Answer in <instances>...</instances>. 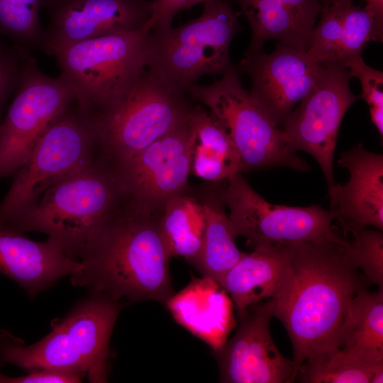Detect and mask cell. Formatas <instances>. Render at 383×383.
Listing matches in <instances>:
<instances>
[{"instance_id":"cell-1","label":"cell","mask_w":383,"mask_h":383,"mask_svg":"<svg viewBox=\"0 0 383 383\" xmlns=\"http://www.w3.org/2000/svg\"><path fill=\"white\" fill-rule=\"evenodd\" d=\"M287 248L288 270L273 298V316L284 326L300 366L341 347L352 325L353 300L363 284L343 245L292 243Z\"/></svg>"},{"instance_id":"cell-2","label":"cell","mask_w":383,"mask_h":383,"mask_svg":"<svg viewBox=\"0 0 383 383\" xmlns=\"http://www.w3.org/2000/svg\"><path fill=\"white\" fill-rule=\"evenodd\" d=\"M129 205L118 209L90 238L70 277L77 287L115 301L152 300L167 304L174 295L170 273L172 257L159 218Z\"/></svg>"},{"instance_id":"cell-3","label":"cell","mask_w":383,"mask_h":383,"mask_svg":"<svg viewBox=\"0 0 383 383\" xmlns=\"http://www.w3.org/2000/svg\"><path fill=\"white\" fill-rule=\"evenodd\" d=\"M121 309L118 301L91 294L55 323L45 337L32 345L0 329V365L12 364L28 373L75 372L87 374L91 382H105L110 338Z\"/></svg>"},{"instance_id":"cell-4","label":"cell","mask_w":383,"mask_h":383,"mask_svg":"<svg viewBox=\"0 0 383 383\" xmlns=\"http://www.w3.org/2000/svg\"><path fill=\"white\" fill-rule=\"evenodd\" d=\"M125 197L113 170L94 161L46 190L33 205L5 222L26 233L46 234L77 261L94 233L119 209Z\"/></svg>"},{"instance_id":"cell-5","label":"cell","mask_w":383,"mask_h":383,"mask_svg":"<svg viewBox=\"0 0 383 383\" xmlns=\"http://www.w3.org/2000/svg\"><path fill=\"white\" fill-rule=\"evenodd\" d=\"M238 30L237 14L227 0L208 1L198 18L148 31L147 69L186 94L201 77L221 76L233 67L229 49Z\"/></svg>"},{"instance_id":"cell-6","label":"cell","mask_w":383,"mask_h":383,"mask_svg":"<svg viewBox=\"0 0 383 383\" xmlns=\"http://www.w3.org/2000/svg\"><path fill=\"white\" fill-rule=\"evenodd\" d=\"M149 30L105 35L51 49L78 108L93 118L147 69Z\"/></svg>"},{"instance_id":"cell-7","label":"cell","mask_w":383,"mask_h":383,"mask_svg":"<svg viewBox=\"0 0 383 383\" xmlns=\"http://www.w3.org/2000/svg\"><path fill=\"white\" fill-rule=\"evenodd\" d=\"M190 106L146 69L93 116L99 148L114 165L126 160L179 126Z\"/></svg>"},{"instance_id":"cell-8","label":"cell","mask_w":383,"mask_h":383,"mask_svg":"<svg viewBox=\"0 0 383 383\" xmlns=\"http://www.w3.org/2000/svg\"><path fill=\"white\" fill-rule=\"evenodd\" d=\"M187 94L206 106L224 128L243 170L277 167L309 170L307 163L287 145L280 128L243 87L234 66L211 84H193Z\"/></svg>"},{"instance_id":"cell-9","label":"cell","mask_w":383,"mask_h":383,"mask_svg":"<svg viewBox=\"0 0 383 383\" xmlns=\"http://www.w3.org/2000/svg\"><path fill=\"white\" fill-rule=\"evenodd\" d=\"M97 148L94 121L74 101L45 131L16 172L0 203V222L24 211L49 188L95 161Z\"/></svg>"},{"instance_id":"cell-10","label":"cell","mask_w":383,"mask_h":383,"mask_svg":"<svg viewBox=\"0 0 383 383\" xmlns=\"http://www.w3.org/2000/svg\"><path fill=\"white\" fill-rule=\"evenodd\" d=\"M220 198L229 210L235 235L247 243L261 245L292 243H335L345 238L332 226L335 216L317 205L306 207L270 204L260 196L238 172L227 180Z\"/></svg>"},{"instance_id":"cell-11","label":"cell","mask_w":383,"mask_h":383,"mask_svg":"<svg viewBox=\"0 0 383 383\" xmlns=\"http://www.w3.org/2000/svg\"><path fill=\"white\" fill-rule=\"evenodd\" d=\"M74 101L65 79L44 74L32 57L0 123V179L26 162L43 135Z\"/></svg>"},{"instance_id":"cell-12","label":"cell","mask_w":383,"mask_h":383,"mask_svg":"<svg viewBox=\"0 0 383 383\" xmlns=\"http://www.w3.org/2000/svg\"><path fill=\"white\" fill-rule=\"evenodd\" d=\"M349 70L324 65L312 89L290 113L281 129L287 145L294 152L310 154L319 165L328 186L335 184L333 157L342 120L360 98L350 86Z\"/></svg>"},{"instance_id":"cell-13","label":"cell","mask_w":383,"mask_h":383,"mask_svg":"<svg viewBox=\"0 0 383 383\" xmlns=\"http://www.w3.org/2000/svg\"><path fill=\"white\" fill-rule=\"evenodd\" d=\"M192 141L187 115L173 130L135 156L114 165L112 170L131 206L152 213L168 199L184 192L191 172Z\"/></svg>"},{"instance_id":"cell-14","label":"cell","mask_w":383,"mask_h":383,"mask_svg":"<svg viewBox=\"0 0 383 383\" xmlns=\"http://www.w3.org/2000/svg\"><path fill=\"white\" fill-rule=\"evenodd\" d=\"M274 299L238 311L235 335L216 353L220 380L226 383H289L299 366L281 354L272 338L270 323Z\"/></svg>"},{"instance_id":"cell-15","label":"cell","mask_w":383,"mask_h":383,"mask_svg":"<svg viewBox=\"0 0 383 383\" xmlns=\"http://www.w3.org/2000/svg\"><path fill=\"white\" fill-rule=\"evenodd\" d=\"M323 66L306 51L278 43L269 54L245 56L236 69L249 76L250 94L279 127L316 85Z\"/></svg>"},{"instance_id":"cell-16","label":"cell","mask_w":383,"mask_h":383,"mask_svg":"<svg viewBox=\"0 0 383 383\" xmlns=\"http://www.w3.org/2000/svg\"><path fill=\"white\" fill-rule=\"evenodd\" d=\"M49 21L41 49L148 28L151 3L147 0H57L50 3Z\"/></svg>"},{"instance_id":"cell-17","label":"cell","mask_w":383,"mask_h":383,"mask_svg":"<svg viewBox=\"0 0 383 383\" xmlns=\"http://www.w3.org/2000/svg\"><path fill=\"white\" fill-rule=\"evenodd\" d=\"M349 180L328 187L331 209L342 228L372 226L383 230V156L357 144L340 155Z\"/></svg>"},{"instance_id":"cell-18","label":"cell","mask_w":383,"mask_h":383,"mask_svg":"<svg viewBox=\"0 0 383 383\" xmlns=\"http://www.w3.org/2000/svg\"><path fill=\"white\" fill-rule=\"evenodd\" d=\"M60 245L48 238L38 242L0 223V273L17 282L30 297L82 269Z\"/></svg>"},{"instance_id":"cell-19","label":"cell","mask_w":383,"mask_h":383,"mask_svg":"<svg viewBox=\"0 0 383 383\" xmlns=\"http://www.w3.org/2000/svg\"><path fill=\"white\" fill-rule=\"evenodd\" d=\"M248 21L251 38L245 56L262 52L265 42L307 51L318 15L320 0H235Z\"/></svg>"},{"instance_id":"cell-20","label":"cell","mask_w":383,"mask_h":383,"mask_svg":"<svg viewBox=\"0 0 383 383\" xmlns=\"http://www.w3.org/2000/svg\"><path fill=\"white\" fill-rule=\"evenodd\" d=\"M287 270V244L261 245L254 248L252 252H245L218 284L230 295L238 311H240L275 297Z\"/></svg>"},{"instance_id":"cell-21","label":"cell","mask_w":383,"mask_h":383,"mask_svg":"<svg viewBox=\"0 0 383 383\" xmlns=\"http://www.w3.org/2000/svg\"><path fill=\"white\" fill-rule=\"evenodd\" d=\"M193 135L191 172L210 182L227 180L243 171L240 156L222 125L201 105L190 106Z\"/></svg>"},{"instance_id":"cell-22","label":"cell","mask_w":383,"mask_h":383,"mask_svg":"<svg viewBox=\"0 0 383 383\" xmlns=\"http://www.w3.org/2000/svg\"><path fill=\"white\" fill-rule=\"evenodd\" d=\"M162 209L160 228L172 256L182 257L194 267L206 228L204 203L183 192L168 199Z\"/></svg>"},{"instance_id":"cell-23","label":"cell","mask_w":383,"mask_h":383,"mask_svg":"<svg viewBox=\"0 0 383 383\" xmlns=\"http://www.w3.org/2000/svg\"><path fill=\"white\" fill-rule=\"evenodd\" d=\"M203 203L206 216V228L194 267L205 278L218 284L245 252L235 245L236 236L220 196Z\"/></svg>"},{"instance_id":"cell-24","label":"cell","mask_w":383,"mask_h":383,"mask_svg":"<svg viewBox=\"0 0 383 383\" xmlns=\"http://www.w3.org/2000/svg\"><path fill=\"white\" fill-rule=\"evenodd\" d=\"M351 312V328L340 348L362 361L383 362V289H360Z\"/></svg>"},{"instance_id":"cell-25","label":"cell","mask_w":383,"mask_h":383,"mask_svg":"<svg viewBox=\"0 0 383 383\" xmlns=\"http://www.w3.org/2000/svg\"><path fill=\"white\" fill-rule=\"evenodd\" d=\"M296 378L304 383H382L383 362L362 361L339 348L306 359Z\"/></svg>"},{"instance_id":"cell-26","label":"cell","mask_w":383,"mask_h":383,"mask_svg":"<svg viewBox=\"0 0 383 383\" xmlns=\"http://www.w3.org/2000/svg\"><path fill=\"white\" fill-rule=\"evenodd\" d=\"M49 0H0V35L31 52L41 49L44 28L40 11Z\"/></svg>"},{"instance_id":"cell-27","label":"cell","mask_w":383,"mask_h":383,"mask_svg":"<svg viewBox=\"0 0 383 383\" xmlns=\"http://www.w3.org/2000/svg\"><path fill=\"white\" fill-rule=\"evenodd\" d=\"M382 38L383 18L366 6H357L353 0H345L336 65L342 67L351 57L361 55L370 41L382 42Z\"/></svg>"},{"instance_id":"cell-28","label":"cell","mask_w":383,"mask_h":383,"mask_svg":"<svg viewBox=\"0 0 383 383\" xmlns=\"http://www.w3.org/2000/svg\"><path fill=\"white\" fill-rule=\"evenodd\" d=\"M345 238L343 251L365 277L383 289V233L367 227L342 228Z\"/></svg>"},{"instance_id":"cell-29","label":"cell","mask_w":383,"mask_h":383,"mask_svg":"<svg viewBox=\"0 0 383 383\" xmlns=\"http://www.w3.org/2000/svg\"><path fill=\"white\" fill-rule=\"evenodd\" d=\"M345 0L322 3L320 20L314 26L308 55L322 65H336L343 30Z\"/></svg>"},{"instance_id":"cell-30","label":"cell","mask_w":383,"mask_h":383,"mask_svg":"<svg viewBox=\"0 0 383 383\" xmlns=\"http://www.w3.org/2000/svg\"><path fill=\"white\" fill-rule=\"evenodd\" d=\"M342 67L349 70L351 77H357L361 84L362 98L367 103L371 121L379 135H383V72L367 65L361 55L346 60Z\"/></svg>"},{"instance_id":"cell-31","label":"cell","mask_w":383,"mask_h":383,"mask_svg":"<svg viewBox=\"0 0 383 383\" xmlns=\"http://www.w3.org/2000/svg\"><path fill=\"white\" fill-rule=\"evenodd\" d=\"M32 57L30 50L15 44L9 47L0 44V123L4 106L18 87Z\"/></svg>"},{"instance_id":"cell-32","label":"cell","mask_w":383,"mask_h":383,"mask_svg":"<svg viewBox=\"0 0 383 383\" xmlns=\"http://www.w3.org/2000/svg\"><path fill=\"white\" fill-rule=\"evenodd\" d=\"M213 0H152L149 30L161 29L172 26L174 16L179 11L199 4Z\"/></svg>"},{"instance_id":"cell-33","label":"cell","mask_w":383,"mask_h":383,"mask_svg":"<svg viewBox=\"0 0 383 383\" xmlns=\"http://www.w3.org/2000/svg\"><path fill=\"white\" fill-rule=\"evenodd\" d=\"M366 3V6L378 17L383 18V0H362Z\"/></svg>"},{"instance_id":"cell-34","label":"cell","mask_w":383,"mask_h":383,"mask_svg":"<svg viewBox=\"0 0 383 383\" xmlns=\"http://www.w3.org/2000/svg\"><path fill=\"white\" fill-rule=\"evenodd\" d=\"M331 0H320L321 3H326V2H328Z\"/></svg>"},{"instance_id":"cell-35","label":"cell","mask_w":383,"mask_h":383,"mask_svg":"<svg viewBox=\"0 0 383 383\" xmlns=\"http://www.w3.org/2000/svg\"><path fill=\"white\" fill-rule=\"evenodd\" d=\"M57 1V0H49V1H48V4H47V6H48L50 3H51V2H52V1ZM45 8H46V7H45Z\"/></svg>"}]
</instances>
